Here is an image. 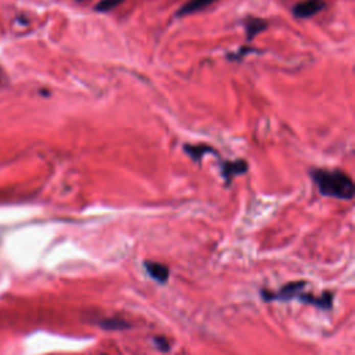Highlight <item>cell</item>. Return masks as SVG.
<instances>
[{"label": "cell", "mask_w": 355, "mask_h": 355, "mask_svg": "<svg viewBox=\"0 0 355 355\" xmlns=\"http://www.w3.org/2000/svg\"><path fill=\"white\" fill-rule=\"evenodd\" d=\"M312 176L323 196H330L340 200H351L354 196V183L347 173L341 171L317 169L314 171Z\"/></svg>", "instance_id": "1"}, {"label": "cell", "mask_w": 355, "mask_h": 355, "mask_svg": "<svg viewBox=\"0 0 355 355\" xmlns=\"http://www.w3.org/2000/svg\"><path fill=\"white\" fill-rule=\"evenodd\" d=\"M325 9L323 0H302L294 6L293 14L297 18H309Z\"/></svg>", "instance_id": "2"}, {"label": "cell", "mask_w": 355, "mask_h": 355, "mask_svg": "<svg viewBox=\"0 0 355 355\" xmlns=\"http://www.w3.org/2000/svg\"><path fill=\"white\" fill-rule=\"evenodd\" d=\"M218 0H189L185 5L179 9V11L176 13L178 17H183V15L194 14V13H198V11H203L206 10L207 7L212 6Z\"/></svg>", "instance_id": "3"}, {"label": "cell", "mask_w": 355, "mask_h": 355, "mask_svg": "<svg viewBox=\"0 0 355 355\" xmlns=\"http://www.w3.org/2000/svg\"><path fill=\"white\" fill-rule=\"evenodd\" d=\"M144 268L147 271V274L157 280L160 283H165L169 278V269L168 267H165L159 262H153V261H146L144 262Z\"/></svg>", "instance_id": "4"}, {"label": "cell", "mask_w": 355, "mask_h": 355, "mask_svg": "<svg viewBox=\"0 0 355 355\" xmlns=\"http://www.w3.org/2000/svg\"><path fill=\"white\" fill-rule=\"evenodd\" d=\"M246 171H247V163L243 160H239L235 163H224V165H222V175L225 176L228 183L237 175L245 173Z\"/></svg>", "instance_id": "5"}, {"label": "cell", "mask_w": 355, "mask_h": 355, "mask_svg": "<svg viewBox=\"0 0 355 355\" xmlns=\"http://www.w3.org/2000/svg\"><path fill=\"white\" fill-rule=\"evenodd\" d=\"M267 29V23L261 18H249L246 21V32H247V39H251L257 36L259 32Z\"/></svg>", "instance_id": "6"}, {"label": "cell", "mask_w": 355, "mask_h": 355, "mask_svg": "<svg viewBox=\"0 0 355 355\" xmlns=\"http://www.w3.org/2000/svg\"><path fill=\"white\" fill-rule=\"evenodd\" d=\"M103 329L106 330H124V329H129L130 325L126 323L122 319H116V318H111V319H103L99 323Z\"/></svg>", "instance_id": "7"}, {"label": "cell", "mask_w": 355, "mask_h": 355, "mask_svg": "<svg viewBox=\"0 0 355 355\" xmlns=\"http://www.w3.org/2000/svg\"><path fill=\"white\" fill-rule=\"evenodd\" d=\"M185 150H186V153L189 154L193 160H196V161L202 159L206 153H212L211 147L204 146V144H196V146L189 144V146H185Z\"/></svg>", "instance_id": "8"}, {"label": "cell", "mask_w": 355, "mask_h": 355, "mask_svg": "<svg viewBox=\"0 0 355 355\" xmlns=\"http://www.w3.org/2000/svg\"><path fill=\"white\" fill-rule=\"evenodd\" d=\"M124 0H100L96 6V11H101V13H106V11H110V10L116 9L117 6H120Z\"/></svg>", "instance_id": "9"}, {"label": "cell", "mask_w": 355, "mask_h": 355, "mask_svg": "<svg viewBox=\"0 0 355 355\" xmlns=\"http://www.w3.org/2000/svg\"><path fill=\"white\" fill-rule=\"evenodd\" d=\"M154 344H156V347H157L160 351L169 350V343L165 337H156V339H154Z\"/></svg>", "instance_id": "10"}, {"label": "cell", "mask_w": 355, "mask_h": 355, "mask_svg": "<svg viewBox=\"0 0 355 355\" xmlns=\"http://www.w3.org/2000/svg\"><path fill=\"white\" fill-rule=\"evenodd\" d=\"M77 2H85V0H77Z\"/></svg>", "instance_id": "11"}]
</instances>
